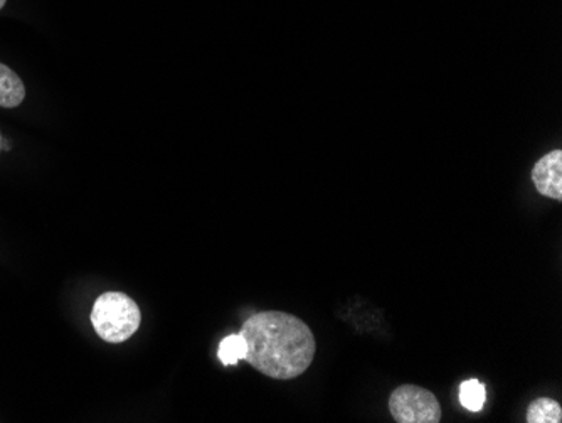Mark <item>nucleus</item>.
I'll use <instances>...</instances> for the list:
<instances>
[{"instance_id":"9d476101","label":"nucleus","mask_w":562,"mask_h":423,"mask_svg":"<svg viewBox=\"0 0 562 423\" xmlns=\"http://www.w3.org/2000/svg\"><path fill=\"white\" fill-rule=\"evenodd\" d=\"M2 140L4 139H2V136H0V150H2Z\"/></svg>"},{"instance_id":"0eeeda50","label":"nucleus","mask_w":562,"mask_h":423,"mask_svg":"<svg viewBox=\"0 0 562 423\" xmlns=\"http://www.w3.org/2000/svg\"><path fill=\"white\" fill-rule=\"evenodd\" d=\"M246 341L241 334H231L219 344L218 358L225 366H234L246 358Z\"/></svg>"},{"instance_id":"20e7f679","label":"nucleus","mask_w":562,"mask_h":423,"mask_svg":"<svg viewBox=\"0 0 562 423\" xmlns=\"http://www.w3.org/2000/svg\"><path fill=\"white\" fill-rule=\"evenodd\" d=\"M532 183L542 196L562 199V150H552L532 169Z\"/></svg>"},{"instance_id":"f03ea898","label":"nucleus","mask_w":562,"mask_h":423,"mask_svg":"<svg viewBox=\"0 0 562 423\" xmlns=\"http://www.w3.org/2000/svg\"><path fill=\"white\" fill-rule=\"evenodd\" d=\"M142 322L137 302L122 293H106L95 300L91 310V324L96 334L110 344L130 340Z\"/></svg>"},{"instance_id":"f257e3e1","label":"nucleus","mask_w":562,"mask_h":423,"mask_svg":"<svg viewBox=\"0 0 562 423\" xmlns=\"http://www.w3.org/2000/svg\"><path fill=\"white\" fill-rule=\"evenodd\" d=\"M246 341V362L273 380H294L312 365L317 343L297 316L266 310L251 316L240 332Z\"/></svg>"},{"instance_id":"7ed1b4c3","label":"nucleus","mask_w":562,"mask_h":423,"mask_svg":"<svg viewBox=\"0 0 562 423\" xmlns=\"http://www.w3.org/2000/svg\"><path fill=\"white\" fill-rule=\"evenodd\" d=\"M389 412L400 423H438L441 420L438 398L416 385L395 388L389 398Z\"/></svg>"},{"instance_id":"423d86ee","label":"nucleus","mask_w":562,"mask_h":423,"mask_svg":"<svg viewBox=\"0 0 562 423\" xmlns=\"http://www.w3.org/2000/svg\"><path fill=\"white\" fill-rule=\"evenodd\" d=\"M527 423H561L562 410L552 398H537L536 402L530 403L526 416Z\"/></svg>"},{"instance_id":"39448f33","label":"nucleus","mask_w":562,"mask_h":423,"mask_svg":"<svg viewBox=\"0 0 562 423\" xmlns=\"http://www.w3.org/2000/svg\"><path fill=\"white\" fill-rule=\"evenodd\" d=\"M26 99V87L9 66L0 62V106L15 108Z\"/></svg>"},{"instance_id":"6e6552de","label":"nucleus","mask_w":562,"mask_h":423,"mask_svg":"<svg viewBox=\"0 0 562 423\" xmlns=\"http://www.w3.org/2000/svg\"><path fill=\"white\" fill-rule=\"evenodd\" d=\"M486 390L479 380L472 378L461 384L460 402L470 412H480L485 405Z\"/></svg>"},{"instance_id":"1a4fd4ad","label":"nucleus","mask_w":562,"mask_h":423,"mask_svg":"<svg viewBox=\"0 0 562 423\" xmlns=\"http://www.w3.org/2000/svg\"><path fill=\"white\" fill-rule=\"evenodd\" d=\"M5 2H8V0H0V9L4 8Z\"/></svg>"}]
</instances>
